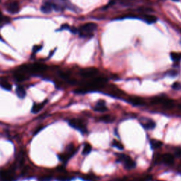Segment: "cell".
Instances as JSON below:
<instances>
[{"mask_svg":"<svg viewBox=\"0 0 181 181\" xmlns=\"http://www.w3.org/2000/svg\"><path fill=\"white\" fill-rule=\"evenodd\" d=\"M60 77H61V78H62V79H69V74H67V73H65V72H60Z\"/></svg>","mask_w":181,"mask_h":181,"instance_id":"cell-29","label":"cell"},{"mask_svg":"<svg viewBox=\"0 0 181 181\" xmlns=\"http://www.w3.org/2000/svg\"><path fill=\"white\" fill-rule=\"evenodd\" d=\"M172 87H173V89H176V90H178V89H180L181 88V85H180V83L176 82V83H174V84H173Z\"/></svg>","mask_w":181,"mask_h":181,"instance_id":"cell-30","label":"cell"},{"mask_svg":"<svg viewBox=\"0 0 181 181\" xmlns=\"http://www.w3.org/2000/svg\"><path fill=\"white\" fill-rule=\"evenodd\" d=\"M83 179L86 181H94V179L91 176H86L84 178H83Z\"/></svg>","mask_w":181,"mask_h":181,"instance_id":"cell-32","label":"cell"},{"mask_svg":"<svg viewBox=\"0 0 181 181\" xmlns=\"http://www.w3.org/2000/svg\"><path fill=\"white\" fill-rule=\"evenodd\" d=\"M14 77H15V79H16V80L18 81H23V80H24V79H25V76L22 74H21V73H19V74H15Z\"/></svg>","mask_w":181,"mask_h":181,"instance_id":"cell-28","label":"cell"},{"mask_svg":"<svg viewBox=\"0 0 181 181\" xmlns=\"http://www.w3.org/2000/svg\"><path fill=\"white\" fill-rule=\"evenodd\" d=\"M106 80L104 78H97V79H95L94 80H93V81H91V86L94 87H98V86H101L106 83Z\"/></svg>","mask_w":181,"mask_h":181,"instance_id":"cell-12","label":"cell"},{"mask_svg":"<svg viewBox=\"0 0 181 181\" xmlns=\"http://www.w3.org/2000/svg\"><path fill=\"white\" fill-rule=\"evenodd\" d=\"M57 180H59V181H67L68 178H67V177L60 176V177H59V178H57Z\"/></svg>","mask_w":181,"mask_h":181,"instance_id":"cell-35","label":"cell"},{"mask_svg":"<svg viewBox=\"0 0 181 181\" xmlns=\"http://www.w3.org/2000/svg\"><path fill=\"white\" fill-rule=\"evenodd\" d=\"M40 49H41V46H35L34 47V52L36 53V52H38Z\"/></svg>","mask_w":181,"mask_h":181,"instance_id":"cell-37","label":"cell"},{"mask_svg":"<svg viewBox=\"0 0 181 181\" xmlns=\"http://www.w3.org/2000/svg\"><path fill=\"white\" fill-rule=\"evenodd\" d=\"M176 154L178 155V156L181 155V149H178V150L176 151Z\"/></svg>","mask_w":181,"mask_h":181,"instance_id":"cell-39","label":"cell"},{"mask_svg":"<svg viewBox=\"0 0 181 181\" xmlns=\"http://www.w3.org/2000/svg\"><path fill=\"white\" fill-rule=\"evenodd\" d=\"M112 145L114 147L118 148V149H120V150H122V149H124V147H123V145H122V144L120 143V142L116 141V140H113Z\"/></svg>","mask_w":181,"mask_h":181,"instance_id":"cell-26","label":"cell"},{"mask_svg":"<svg viewBox=\"0 0 181 181\" xmlns=\"http://www.w3.org/2000/svg\"><path fill=\"white\" fill-rule=\"evenodd\" d=\"M171 60L175 62H178L181 60V54L176 53V52H171Z\"/></svg>","mask_w":181,"mask_h":181,"instance_id":"cell-21","label":"cell"},{"mask_svg":"<svg viewBox=\"0 0 181 181\" xmlns=\"http://www.w3.org/2000/svg\"><path fill=\"white\" fill-rule=\"evenodd\" d=\"M58 157H59L60 160L62 161H67V160H69L70 158L67 153H62V154L58 156Z\"/></svg>","mask_w":181,"mask_h":181,"instance_id":"cell-27","label":"cell"},{"mask_svg":"<svg viewBox=\"0 0 181 181\" xmlns=\"http://www.w3.org/2000/svg\"><path fill=\"white\" fill-rule=\"evenodd\" d=\"M6 9L9 13L11 14H15V13H19L20 11V6L18 1H11L6 5Z\"/></svg>","mask_w":181,"mask_h":181,"instance_id":"cell-4","label":"cell"},{"mask_svg":"<svg viewBox=\"0 0 181 181\" xmlns=\"http://www.w3.org/2000/svg\"><path fill=\"white\" fill-rule=\"evenodd\" d=\"M180 31H181V29H180Z\"/></svg>","mask_w":181,"mask_h":181,"instance_id":"cell-41","label":"cell"},{"mask_svg":"<svg viewBox=\"0 0 181 181\" xmlns=\"http://www.w3.org/2000/svg\"><path fill=\"white\" fill-rule=\"evenodd\" d=\"M162 161L163 162L166 163V164H173L174 162V157L173 156V155L170 154V153H166V154L163 155Z\"/></svg>","mask_w":181,"mask_h":181,"instance_id":"cell-10","label":"cell"},{"mask_svg":"<svg viewBox=\"0 0 181 181\" xmlns=\"http://www.w3.org/2000/svg\"><path fill=\"white\" fill-rule=\"evenodd\" d=\"M94 110L98 112H105L106 111L107 109L106 106V102L103 100H100L97 102L96 106L94 107Z\"/></svg>","mask_w":181,"mask_h":181,"instance_id":"cell-8","label":"cell"},{"mask_svg":"<svg viewBox=\"0 0 181 181\" xmlns=\"http://www.w3.org/2000/svg\"><path fill=\"white\" fill-rule=\"evenodd\" d=\"M46 103H47V101H44V102L42 103V104H34V106L32 107V108H31V112H32L33 113H38V112H40V110H42Z\"/></svg>","mask_w":181,"mask_h":181,"instance_id":"cell-11","label":"cell"},{"mask_svg":"<svg viewBox=\"0 0 181 181\" xmlns=\"http://www.w3.org/2000/svg\"><path fill=\"white\" fill-rule=\"evenodd\" d=\"M151 144V147H152V149H157V148H159L161 147L163 145V143L161 142V141H158V140H155V139H151L150 142Z\"/></svg>","mask_w":181,"mask_h":181,"instance_id":"cell-20","label":"cell"},{"mask_svg":"<svg viewBox=\"0 0 181 181\" xmlns=\"http://www.w3.org/2000/svg\"><path fill=\"white\" fill-rule=\"evenodd\" d=\"M69 31H71V32L72 33V34H77L78 31H79V30H78V29L77 28H75V27H70Z\"/></svg>","mask_w":181,"mask_h":181,"instance_id":"cell-33","label":"cell"},{"mask_svg":"<svg viewBox=\"0 0 181 181\" xmlns=\"http://www.w3.org/2000/svg\"><path fill=\"white\" fill-rule=\"evenodd\" d=\"M161 104L163 105V106H165L167 108H171L174 106V101L168 98H165Z\"/></svg>","mask_w":181,"mask_h":181,"instance_id":"cell-18","label":"cell"},{"mask_svg":"<svg viewBox=\"0 0 181 181\" xmlns=\"http://www.w3.org/2000/svg\"><path fill=\"white\" fill-rule=\"evenodd\" d=\"M70 28V26H69L68 24H63L62 26H61V28H60L59 31H62V30H68L69 29V30Z\"/></svg>","mask_w":181,"mask_h":181,"instance_id":"cell-31","label":"cell"},{"mask_svg":"<svg viewBox=\"0 0 181 181\" xmlns=\"http://www.w3.org/2000/svg\"><path fill=\"white\" fill-rule=\"evenodd\" d=\"M13 169L7 171H2L0 172V178L2 181H14L15 178L13 176Z\"/></svg>","mask_w":181,"mask_h":181,"instance_id":"cell-5","label":"cell"},{"mask_svg":"<svg viewBox=\"0 0 181 181\" xmlns=\"http://www.w3.org/2000/svg\"><path fill=\"white\" fill-rule=\"evenodd\" d=\"M142 125L146 130H153L156 127L155 122L151 120H148L147 122L142 124Z\"/></svg>","mask_w":181,"mask_h":181,"instance_id":"cell-16","label":"cell"},{"mask_svg":"<svg viewBox=\"0 0 181 181\" xmlns=\"http://www.w3.org/2000/svg\"><path fill=\"white\" fill-rule=\"evenodd\" d=\"M130 102L132 104H133L134 106H142L144 104V101L142 99L138 98H131L130 100Z\"/></svg>","mask_w":181,"mask_h":181,"instance_id":"cell-19","label":"cell"},{"mask_svg":"<svg viewBox=\"0 0 181 181\" xmlns=\"http://www.w3.org/2000/svg\"><path fill=\"white\" fill-rule=\"evenodd\" d=\"M168 74L173 76V77H174V76H176L177 74V72L175 71V70H170V71L168 72Z\"/></svg>","mask_w":181,"mask_h":181,"instance_id":"cell-36","label":"cell"},{"mask_svg":"<svg viewBox=\"0 0 181 181\" xmlns=\"http://www.w3.org/2000/svg\"><path fill=\"white\" fill-rule=\"evenodd\" d=\"M124 166L127 170H131L136 166V163L134 161H132L131 159H129L124 163Z\"/></svg>","mask_w":181,"mask_h":181,"instance_id":"cell-15","label":"cell"},{"mask_svg":"<svg viewBox=\"0 0 181 181\" xmlns=\"http://www.w3.org/2000/svg\"><path fill=\"white\" fill-rule=\"evenodd\" d=\"M96 23H86L81 26L79 29V33L81 37L82 38H87V37H90L93 36V33L97 29Z\"/></svg>","mask_w":181,"mask_h":181,"instance_id":"cell-2","label":"cell"},{"mask_svg":"<svg viewBox=\"0 0 181 181\" xmlns=\"http://www.w3.org/2000/svg\"><path fill=\"white\" fill-rule=\"evenodd\" d=\"M30 68L33 72H43L47 69V66L40 63H35L31 65Z\"/></svg>","mask_w":181,"mask_h":181,"instance_id":"cell-9","label":"cell"},{"mask_svg":"<svg viewBox=\"0 0 181 181\" xmlns=\"http://www.w3.org/2000/svg\"><path fill=\"white\" fill-rule=\"evenodd\" d=\"M6 19H7V18L4 17L2 16V13H1V11H0V24L3 22H6Z\"/></svg>","mask_w":181,"mask_h":181,"instance_id":"cell-34","label":"cell"},{"mask_svg":"<svg viewBox=\"0 0 181 181\" xmlns=\"http://www.w3.org/2000/svg\"><path fill=\"white\" fill-rule=\"evenodd\" d=\"M118 159L120 161H122V162L124 163L126 161H127L128 159H130V156H128L126 154H123V153H120V154L118 155Z\"/></svg>","mask_w":181,"mask_h":181,"instance_id":"cell-25","label":"cell"},{"mask_svg":"<svg viewBox=\"0 0 181 181\" xmlns=\"http://www.w3.org/2000/svg\"><path fill=\"white\" fill-rule=\"evenodd\" d=\"M0 39H1V36H0Z\"/></svg>","mask_w":181,"mask_h":181,"instance_id":"cell-40","label":"cell"},{"mask_svg":"<svg viewBox=\"0 0 181 181\" xmlns=\"http://www.w3.org/2000/svg\"><path fill=\"white\" fill-rule=\"evenodd\" d=\"M0 86L6 91H11V89H12V86H11L10 83H9L7 81H1L0 82Z\"/></svg>","mask_w":181,"mask_h":181,"instance_id":"cell-17","label":"cell"},{"mask_svg":"<svg viewBox=\"0 0 181 181\" xmlns=\"http://www.w3.org/2000/svg\"><path fill=\"white\" fill-rule=\"evenodd\" d=\"M157 17L153 15H145L144 16V20L145 22H147L149 24H151V23H154L157 21Z\"/></svg>","mask_w":181,"mask_h":181,"instance_id":"cell-14","label":"cell"},{"mask_svg":"<svg viewBox=\"0 0 181 181\" xmlns=\"http://www.w3.org/2000/svg\"><path fill=\"white\" fill-rule=\"evenodd\" d=\"M50 179V177H43V178L39 179V181H48Z\"/></svg>","mask_w":181,"mask_h":181,"instance_id":"cell-38","label":"cell"},{"mask_svg":"<svg viewBox=\"0 0 181 181\" xmlns=\"http://www.w3.org/2000/svg\"><path fill=\"white\" fill-rule=\"evenodd\" d=\"M17 162H18L19 166H22L23 162H24V153L22 151L19 152L18 156H17Z\"/></svg>","mask_w":181,"mask_h":181,"instance_id":"cell-23","label":"cell"},{"mask_svg":"<svg viewBox=\"0 0 181 181\" xmlns=\"http://www.w3.org/2000/svg\"><path fill=\"white\" fill-rule=\"evenodd\" d=\"M40 10H41L42 13H45V14L50 13L53 11V7H52V4L50 2V0H45L43 4L40 7Z\"/></svg>","mask_w":181,"mask_h":181,"instance_id":"cell-6","label":"cell"},{"mask_svg":"<svg viewBox=\"0 0 181 181\" xmlns=\"http://www.w3.org/2000/svg\"><path fill=\"white\" fill-rule=\"evenodd\" d=\"M50 1L52 4L53 10L57 12H62L65 9H69L76 13L80 11V9L69 0H50Z\"/></svg>","mask_w":181,"mask_h":181,"instance_id":"cell-1","label":"cell"},{"mask_svg":"<svg viewBox=\"0 0 181 181\" xmlns=\"http://www.w3.org/2000/svg\"><path fill=\"white\" fill-rule=\"evenodd\" d=\"M98 73V69L96 68H89V69H83L81 72V75L83 77L85 78H89L93 77Z\"/></svg>","mask_w":181,"mask_h":181,"instance_id":"cell-7","label":"cell"},{"mask_svg":"<svg viewBox=\"0 0 181 181\" xmlns=\"http://www.w3.org/2000/svg\"><path fill=\"white\" fill-rule=\"evenodd\" d=\"M100 120L101 121L104 122H112L113 119H112V118L110 115H103L102 117H101Z\"/></svg>","mask_w":181,"mask_h":181,"instance_id":"cell-24","label":"cell"},{"mask_svg":"<svg viewBox=\"0 0 181 181\" xmlns=\"http://www.w3.org/2000/svg\"><path fill=\"white\" fill-rule=\"evenodd\" d=\"M16 92L17 96H18L19 98L23 99V98H24L25 97H26V90H25L23 87L21 86H17L16 90Z\"/></svg>","mask_w":181,"mask_h":181,"instance_id":"cell-13","label":"cell"},{"mask_svg":"<svg viewBox=\"0 0 181 181\" xmlns=\"http://www.w3.org/2000/svg\"><path fill=\"white\" fill-rule=\"evenodd\" d=\"M69 124L72 127L74 128L76 130H79L82 133H86L87 129L86 127L85 124L81 121V120L79 119H72L69 121Z\"/></svg>","mask_w":181,"mask_h":181,"instance_id":"cell-3","label":"cell"},{"mask_svg":"<svg viewBox=\"0 0 181 181\" xmlns=\"http://www.w3.org/2000/svg\"><path fill=\"white\" fill-rule=\"evenodd\" d=\"M91 150H92V147H91V145H89V144H86L84 145V147H83L82 153L83 155H87L89 154V153H90Z\"/></svg>","mask_w":181,"mask_h":181,"instance_id":"cell-22","label":"cell"}]
</instances>
